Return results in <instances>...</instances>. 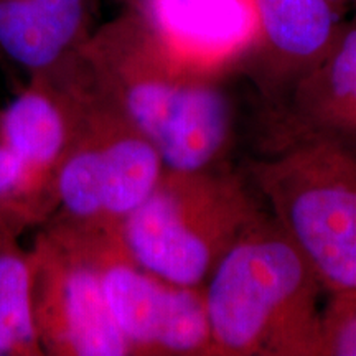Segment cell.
<instances>
[{"instance_id":"1","label":"cell","mask_w":356,"mask_h":356,"mask_svg":"<svg viewBox=\"0 0 356 356\" xmlns=\"http://www.w3.org/2000/svg\"><path fill=\"white\" fill-rule=\"evenodd\" d=\"M96 95L159 150L168 170L216 167L228 150L233 111L216 78L181 68L129 10L76 53Z\"/></svg>"},{"instance_id":"2","label":"cell","mask_w":356,"mask_h":356,"mask_svg":"<svg viewBox=\"0 0 356 356\" xmlns=\"http://www.w3.org/2000/svg\"><path fill=\"white\" fill-rule=\"evenodd\" d=\"M273 216H262L204 282L215 356H322V291Z\"/></svg>"},{"instance_id":"3","label":"cell","mask_w":356,"mask_h":356,"mask_svg":"<svg viewBox=\"0 0 356 356\" xmlns=\"http://www.w3.org/2000/svg\"><path fill=\"white\" fill-rule=\"evenodd\" d=\"M286 136L274 155L249 162V178L325 291H356V147L323 134Z\"/></svg>"},{"instance_id":"4","label":"cell","mask_w":356,"mask_h":356,"mask_svg":"<svg viewBox=\"0 0 356 356\" xmlns=\"http://www.w3.org/2000/svg\"><path fill=\"white\" fill-rule=\"evenodd\" d=\"M264 216L243 178L218 167L168 170L124 222L134 259L168 282L204 286L221 257Z\"/></svg>"},{"instance_id":"5","label":"cell","mask_w":356,"mask_h":356,"mask_svg":"<svg viewBox=\"0 0 356 356\" xmlns=\"http://www.w3.org/2000/svg\"><path fill=\"white\" fill-rule=\"evenodd\" d=\"M70 70L79 89V113L58 175V208L50 221L88 234H121L165 165L152 142L96 95L76 60Z\"/></svg>"},{"instance_id":"6","label":"cell","mask_w":356,"mask_h":356,"mask_svg":"<svg viewBox=\"0 0 356 356\" xmlns=\"http://www.w3.org/2000/svg\"><path fill=\"white\" fill-rule=\"evenodd\" d=\"M79 113L70 66L29 78L0 109V225L20 236L56 213L58 175Z\"/></svg>"},{"instance_id":"7","label":"cell","mask_w":356,"mask_h":356,"mask_svg":"<svg viewBox=\"0 0 356 356\" xmlns=\"http://www.w3.org/2000/svg\"><path fill=\"white\" fill-rule=\"evenodd\" d=\"M32 309L43 355L126 356L91 234L44 222L29 249Z\"/></svg>"},{"instance_id":"8","label":"cell","mask_w":356,"mask_h":356,"mask_svg":"<svg viewBox=\"0 0 356 356\" xmlns=\"http://www.w3.org/2000/svg\"><path fill=\"white\" fill-rule=\"evenodd\" d=\"M91 238L106 300L129 353L215 356L204 286H180L144 269L121 234Z\"/></svg>"},{"instance_id":"9","label":"cell","mask_w":356,"mask_h":356,"mask_svg":"<svg viewBox=\"0 0 356 356\" xmlns=\"http://www.w3.org/2000/svg\"><path fill=\"white\" fill-rule=\"evenodd\" d=\"M136 17L173 63L220 78L248 65L259 42L254 0H131Z\"/></svg>"},{"instance_id":"10","label":"cell","mask_w":356,"mask_h":356,"mask_svg":"<svg viewBox=\"0 0 356 356\" xmlns=\"http://www.w3.org/2000/svg\"><path fill=\"white\" fill-rule=\"evenodd\" d=\"M254 7L259 42L248 65L267 95L289 92L332 50L341 12L332 0H254Z\"/></svg>"},{"instance_id":"11","label":"cell","mask_w":356,"mask_h":356,"mask_svg":"<svg viewBox=\"0 0 356 356\" xmlns=\"http://www.w3.org/2000/svg\"><path fill=\"white\" fill-rule=\"evenodd\" d=\"M91 0H0V51L29 74L68 63L91 37Z\"/></svg>"},{"instance_id":"12","label":"cell","mask_w":356,"mask_h":356,"mask_svg":"<svg viewBox=\"0 0 356 356\" xmlns=\"http://www.w3.org/2000/svg\"><path fill=\"white\" fill-rule=\"evenodd\" d=\"M327 56L287 92L286 134L312 132L356 139V3Z\"/></svg>"},{"instance_id":"13","label":"cell","mask_w":356,"mask_h":356,"mask_svg":"<svg viewBox=\"0 0 356 356\" xmlns=\"http://www.w3.org/2000/svg\"><path fill=\"white\" fill-rule=\"evenodd\" d=\"M43 355L32 309L29 249L0 226V356Z\"/></svg>"},{"instance_id":"14","label":"cell","mask_w":356,"mask_h":356,"mask_svg":"<svg viewBox=\"0 0 356 356\" xmlns=\"http://www.w3.org/2000/svg\"><path fill=\"white\" fill-rule=\"evenodd\" d=\"M322 356H356V291L330 293L322 309Z\"/></svg>"},{"instance_id":"15","label":"cell","mask_w":356,"mask_h":356,"mask_svg":"<svg viewBox=\"0 0 356 356\" xmlns=\"http://www.w3.org/2000/svg\"><path fill=\"white\" fill-rule=\"evenodd\" d=\"M332 2L335 3V6L338 7V10L341 12V10H343L345 7H348V6L353 7L355 3H356V0H332Z\"/></svg>"},{"instance_id":"16","label":"cell","mask_w":356,"mask_h":356,"mask_svg":"<svg viewBox=\"0 0 356 356\" xmlns=\"http://www.w3.org/2000/svg\"><path fill=\"white\" fill-rule=\"evenodd\" d=\"M129 2H131V0H129Z\"/></svg>"}]
</instances>
